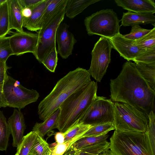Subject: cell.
I'll return each instance as SVG.
<instances>
[{
    "mask_svg": "<svg viewBox=\"0 0 155 155\" xmlns=\"http://www.w3.org/2000/svg\"><path fill=\"white\" fill-rule=\"evenodd\" d=\"M56 141L58 144H62L64 142V134L61 132L56 133L55 136Z\"/></svg>",
    "mask_w": 155,
    "mask_h": 155,
    "instance_id": "cell-39",
    "label": "cell"
},
{
    "mask_svg": "<svg viewBox=\"0 0 155 155\" xmlns=\"http://www.w3.org/2000/svg\"><path fill=\"white\" fill-rule=\"evenodd\" d=\"M98 155H114L110 149L107 150L101 153Z\"/></svg>",
    "mask_w": 155,
    "mask_h": 155,
    "instance_id": "cell-44",
    "label": "cell"
},
{
    "mask_svg": "<svg viewBox=\"0 0 155 155\" xmlns=\"http://www.w3.org/2000/svg\"><path fill=\"white\" fill-rule=\"evenodd\" d=\"M79 121L92 126L106 123L114 124V103L105 97L98 96Z\"/></svg>",
    "mask_w": 155,
    "mask_h": 155,
    "instance_id": "cell-10",
    "label": "cell"
},
{
    "mask_svg": "<svg viewBox=\"0 0 155 155\" xmlns=\"http://www.w3.org/2000/svg\"><path fill=\"white\" fill-rule=\"evenodd\" d=\"M110 143L109 149L114 155H153L146 132L115 130Z\"/></svg>",
    "mask_w": 155,
    "mask_h": 155,
    "instance_id": "cell-4",
    "label": "cell"
},
{
    "mask_svg": "<svg viewBox=\"0 0 155 155\" xmlns=\"http://www.w3.org/2000/svg\"><path fill=\"white\" fill-rule=\"evenodd\" d=\"M1 5H0V6H1Z\"/></svg>",
    "mask_w": 155,
    "mask_h": 155,
    "instance_id": "cell-49",
    "label": "cell"
},
{
    "mask_svg": "<svg viewBox=\"0 0 155 155\" xmlns=\"http://www.w3.org/2000/svg\"><path fill=\"white\" fill-rule=\"evenodd\" d=\"M148 122L146 132L147 133L153 155H155V114L152 110L148 115Z\"/></svg>",
    "mask_w": 155,
    "mask_h": 155,
    "instance_id": "cell-31",
    "label": "cell"
},
{
    "mask_svg": "<svg viewBox=\"0 0 155 155\" xmlns=\"http://www.w3.org/2000/svg\"><path fill=\"white\" fill-rule=\"evenodd\" d=\"M100 0H67L65 9L66 16L72 19L90 5Z\"/></svg>",
    "mask_w": 155,
    "mask_h": 155,
    "instance_id": "cell-21",
    "label": "cell"
},
{
    "mask_svg": "<svg viewBox=\"0 0 155 155\" xmlns=\"http://www.w3.org/2000/svg\"><path fill=\"white\" fill-rule=\"evenodd\" d=\"M7 71L0 73V83H4L8 79Z\"/></svg>",
    "mask_w": 155,
    "mask_h": 155,
    "instance_id": "cell-43",
    "label": "cell"
},
{
    "mask_svg": "<svg viewBox=\"0 0 155 155\" xmlns=\"http://www.w3.org/2000/svg\"><path fill=\"white\" fill-rule=\"evenodd\" d=\"M110 81L112 101L128 104L147 116L154 111L155 92L140 74L135 63L126 62L117 77Z\"/></svg>",
    "mask_w": 155,
    "mask_h": 155,
    "instance_id": "cell-1",
    "label": "cell"
},
{
    "mask_svg": "<svg viewBox=\"0 0 155 155\" xmlns=\"http://www.w3.org/2000/svg\"><path fill=\"white\" fill-rule=\"evenodd\" d=\"M8 104L2 91H0V107H5Z\"/></svg>",
    "mask_w": 155,
    "mask_h": 155,
    "instance_id": "cell-41",
    "label": "cell"
},
{
    "mask_svg": "<svg viewBox=\"0 0 155 155\" xmlns=\"http://www.w3.org/2000/svg\"><path fill=\"white\" fill-rule=\"evenodd\" d=\"M11 132L6 119L0 110V151H6Z\"/></svg>",
    "mask_w": 155,
    "mask_h": 155,
    "instance_id": "cell-25",
    "label": "cell"
},
{
    "mask_svg": "<svg viewBox=\"0 0 155 155\" xmlns=\"http://www.w3.org/2000/svg\"><path fill=\"white\" fill-rule=\"evenodd\" d=\"M52 150L43 138L38 134L29 153L35 155H51Z\"/></svg>",
    "mask_w": 155,
    "mask_h": 155,
    "instance_id": "cell-29",
    "label": "cell"
},
{
    "mask_svg": "<svg viewBox=\"0 0 155 155\" xmlns=\"http://www.w3.org/2000/svg\"><path fill=\"white\" fill-rule=\"evenodd\" d=\"M133 61L147 64L155 62V48L146 49L144 52Z\"/></svg>",
    "mask_w": 155,
    "mask_h": 155,
    "instance_id": "cell-36",
    "label": "cell"
},
{
    "mask_svg": "<svg viewBox=\"0 0 155 155\" xmlns=\"http://www.w3.org/2000/svg\"><path fill=\"white\" fill-rule=\"evenodd\" d=\"M60 111L59 108L42 123H36L33 127L32 131L36 132L43 138L48 132L54 129L57 128Z\"/></svg>",
    "mask_w": 155,
    "mask_h": 155,
    "instance_id": "cell-20",
    "label": "cell"
},
{
    "mask_svg": "<svg viewBox=\"0 0 155 155\" xmlns=\"http://www.w3.org/2000/svg\"><path fill=\"white\" fill-rule=\"evenodd\" d=\"M110 143L107 140L81 148L68 147L63 155H98L110 149Z\"/></svg>",
    "mask_w": 155,
    "mask_h": 155,
    "instance_id": "cell-19",
    "label": "cell"
},
{
    "mask_svg": "<svg viewBox=\"0 0 155 155\" xmlns=\"http://www.w3.org/2000/svg\"><path fill=\"white\" fill-rule=\"evenodd\" d=\"M109 136V135L107 134L99 137H83L75 141L68 147L78 149L91 146L107 141Z\"/></svg>",
    "mask_w": 155,
    "mask_h": 155,
    "instance_id": "cell-27",
    "label": "cell"
},
{
    "mask_svg": "<svg viewBox=\"0 0 155 155\" xmlns=\"http://www.w3.org/2000/svg\"><path fill=\"white\" fill-rule=\"evenodd\" d=\"M9 23L7 0L0 7V38L5 36L9 32Z\"/></svg>",
    "mask_w": 155,
    "mask_h": 155,
    "instance_id": "cell-30",
    "label": "cell"
},
{
    "mask_svg": "<svg viewBox=\"0 0 155 155\" xmlns=\"http://www.w3.org/2000/svg\"><path fill=\"white\" fill-rule=\"evenodd\" d=\"M7 0H0V5L6 2Z\"/></svg>",
    "mask_w": 155,
    "mask_h": 155,
    "instance_id": "cell-46",
    "label": "cell"
},
{
    "mask_svg": "<svg viewBox=\"0 0 155 155\" xmlns=\"http://www.w3.org/2000/svg\"><path fill=\"white\" fill-rule=\"evenodd\" d=\"M121 26L124 27L134 25L155 24V16L151 13H137L128 11L123 12L120 20Z\"/></svg>",
    "mask_w": 155,
    "mask_h": 155,
    "instance_id": "cell-17",
    "label": "cell"
},
{
    "mask_svg": "<svg viewBox=\"0 0 155 155\" xmlns=\"http://www.w3.org/2000/svg\"><path fill=\"white\" fill-rule=\"evenodd\" d=\"M67 0H51L45 9L38 24L40 29L59 10L66 5Z\"/></svg>",
    "mask_w": 155,
    "mask_h": 155,
    "instance_id": "cell-23",
    "label": "cell"
},
{
    "mask_svg": "<svg viewBox=\"0 0 155 155\" xmlns=\"http://www.w3.org/2000/svg\"><path fill=\"white\" fill-rule=\"evenodd\" d=\"M148 122V116L137 108L125 103H114L115 130L146 132Z\"/></svg>",
    "mask_w": 155,
    "mask_h": 155,
    "instance_id": "cell-5",
    "label": "cell"
},
{
    "mask_svg": "<svg viewBox=\"0 0 155 155\" xmlns=\"http://www.w3.org/2000/svg\"><path fill=\"white\" fill-rule=\"evenodd\" d=\"M135 44L146 49L155 48V27L149 33L135 41Z\"/></svg>",
    "mask_w": 155,
    "mask_h": 155,
    "instance_id": "cell-32",
    "label": "cell"
},
{
    "mask_svg": "<svg viewBox=\"0 0 155 155\" xmlns=\"http://www.w3.org/2000/svg\"><path fill=\"white\" fill-rule=\"evenodd\" d=\"M32 14V10L29 8H23L22 10V15L24 18H28L30 17Z\"/></svg>",
    "mask_w": 155,
    "mask_h": 155,
    "instance_id": "cell-40",
    "label": "cell"
},
{
    "mask_svg": "<svg viewBox=\"0 0 155 155\" xmlns=\"http://www.w3.org/2000/svg\"><path fill=\"white\" fill-rule=\"evenodd\" d=\"M7 3L9 30L15 29L18 32L23 31L22 8L18 0H7Z\"/></svg>",
    "mask_w": 155,
    "mask_h": 155,
    "instance_id": "cell-16",
    "label": "cell"
},
{
    "mask_svg": "<svg viewBox=\"0 0 155 155\" xmlns=\"http://www.w3.org/2000/svg\"><path fill=\"white\" fill-rule=\"evenodd\" d=\"M72 143L70 142L58 144L52 148L53 155H63Z\"/></svg>",
    "mask_w": 155,
    "mask_h": 155,
    "instance_id": "cell-37",
    "label": "cell"
},
{
    "mask_svg": "<svg viewBox=\"0 0 155 155\" xmlns=\"http://www.w3.org/2000/svg\"><path fill=\"white\" fill-rule=\"evenodd\" d=\"M109 39L111 43L112 48L128 61H133L146 50L136 45L135 41L125 38L120 33Z\"/></svg>",
    "mask_w": 155,
    "mask_h": 155,
    "instance_id": "cell-12",
    "label": "cell"
},
{
    "mask_svg": "<svg viewBox=\"0 0 155 155\" xmlns=\"http://www.w3.org/2000/svg\"><path fill=\"white\" fill-rule=\"evenodd\" d=\"M4 83H0V91H2Z\"/></svg>",
    "mask_w": 155,
    "mask_h": 155,
    "instance_id": "cell-45",
    "label": "cell"
},
{
    "mask_svg": "<svg viewBox=\"0 0 155 155\" xmlns=\"http://www.w3.org/2000/svg\"><path fill=\"white\" fill-rule=\"evenodd\" d=\"M112 123H106L93 126L81 137H99L106 135L110 131L115 130Z\"/></svg>",
    "mask_w": 155,
    "mask_h": 155,
    "instance_id": "cell-28",
    "label": "cell"
},
{
    "mask_svg": "<svg viewBox=\"0 0 155 155\" xmlns=\"http://www.w3.org/2000/svg\"><path fill=\"white\" fill-rule=\"evenodd\" d=\"M43 0H18V1L22 8H29L31 9Z\"/></svg>",
    "mask_w": 155,
    "mask_h": 155,
    "instance_id": "cell-38",
    "label": "cell"
},
{
    "mask_svg": "<svg viewBox=\"0 0 155 155\" xmlns=\"http://www.w3.org/2000/svg\"><path fill=\"white\" fill-rule=\"evenodd\" d=\"M69 26L61 23L56 32L55 40L58 46L57 52L63 59H65L72 54L74 45L77 42L73 34L68 30Z\"/></svg>",
    "mask_w": 155,
    "mask_h": 155,
    "instance_id": "cell-13",
    "label": "cell"
},
{
    "mask_svg": "<svg viewBox=\"0 0 155 155\" xmlns=\"http://www.w3.org/2000/svg\"><path fill=\"white\" fill-rule=\"evenodd\" d=\"M66 5L57 12L38 32V41L34 56L40 63L54 48H56V32L64 19Z\"/></svg>",
    "mask_w": 155,
    "mask_h": 155,
    "instance_id": "cell-7",
    "label": "cell"
},
{
    "mask_svg": "<svg viewBox=\"0 0 155 155\" xmlns=\"http://www.w3.org/2000/svg\"><path fill=\"white\" fill-rule=\"evenodd\" d=\"M38 34L30 32H17L9 37L10 47L13 55H19L27 53H35Z\"/></svg>",
    "mask_w": 155,
    "mask_h": 155,
    "instance_id": "cell-11",
    "label": "cell"
},
{
    "mask_svg": "<svg viewBox=\"0 0 155 155\" xmlns=\"http://www.w3.org/2000/svg\"><path fill=\"white\" fill-rule=\"evenodd\" d=\"M92 126L79 121L64 133V142H71L72 144L87 132Z\"/></svg>",
    "mask_w": 155,
    "mask_h": 155,
    "instance_id": "cell-24",
    "label": "cell"
},
{
    "mask_svg": "<svg viewBox=\"0 0 155 155\" xmlns=\"http://www.w3.org/2000/svg\"><path fill=\"white\" fill-rule=\"evenodd\" d=\"M13 55L9 43V37L0 38V61L6 62L8 58Z\"/></svg>",
    "mask_w": 155,
    "mask_h": 155,
    "instance_id": "cell-34",
    "label": "cell"
},
{
    "mask_svg": "<svg viewBox=\"0 0 155 155\" xmlns=\"http://www.w3.org/2000/svg\"><path fill=\"white\" fill-rule=\"evenodd\" d=\"M118 6L128 11L137 13H155L154 0H115Z\"/></svg>",
    "mask_w": 155,
    "mask_h": 155,
    "instance_id": "cell-15",
    "label": "cell"
},
{
    "mask_svg": "<svg viewBox=\"0 0 155 155\" xmlns=\"http://www.w3.org/2000/svg\"><path fill=\"white\" fill-rule=\"evenodd\" d=\"M112 46L109 39L101 37L91 52V60L88 71L97 82H100L106 73L111 61Z\"/></svg>",
    "mask_w": 155,
    "mask_h": 155,
    "instance_id": "cell-9",
    "label": "cell"
},
{
    "mask_svg": "<svg viewBox=\"0 0 155 155\" xmlns=\"http://www.w3.org/2000/svg\"><path fill=\"white\" fill-rule=\"evenodd\" d=\"M97 83L91 81L73 93L60 105L57 128L64 133L79 122L92 103L97 98Z\"/></svg>",
    "mask_w": 155,
    "mask_h": 155,
    "instance_id": "cell-3",
    "label": "cell"
},
{
    "mask_svg": "<svg viewBox=\"0 0 155 155\" xmlns=\"http://www.w3.org/2000/svg\"><path fill=\"white\" fill-rule=\"evenodd\" d=\"M134 63L140 74L155 92V62L149 64L140 62Z\"/></svg>",
    "mask_w": 155,
    "mask_h": 155,
    "instance_id": "cell-22",
    "label": "cell"
},
{
    "mask_svg": "<svg viewBox=\"0 0 155 155\" xmlns=\"http://www.w3.org/2000/svg\"><path fill=\"white\" fill-rule=\"evenodd\" d=\"M38 134L32 131L24 136L20 144L17 148L18 155H28L34 143Z\"/></svg>",
    "mask_w": 155,
    "mask_h": 155,
    "instance_id": "cell-26",
    "label": "cell"
},
{
    "mask_svg": "<svg viewBox=\"0 0 155 155\" xmlns=\"http://www.w3.org/2000/svg\"><path fill=\"white\" fill-rule=\"evenodd\" d=\"M51 0H43L38 4L32 8V14L28 18H24L23 27L31 31H37L40 29L39 21L43 12Z\"/></svg>",
    "mask_w": 155,
    "mask_h": 155,
    "instance_id": "cell-18",
    "label": "cell"
},
{
    "mask_svg": "<svg viewBox=\"0 0 155 155\" xmlns=\"http://www.w3.org/2000/svg\"><path fill=\"white\" fill-rule=\"evenodd\" d=\"M2 92L8 106L20 110L36 101L39 97L36 90L24 87L20 82L9 76L3 84Z\"/></svg>",
    "mask_w": 155,
    "mask_h": 155,
    "instance_id": "cell-8",
    "label": "cell"
},
{
    "mask_svg": "<svg viewBox=\"0 0 155 155\" xmlns=\"http://www.w3.org/2000/svg\"><path fill=\"white\" fill-rule=\"evenodd\" d=\"M120 21L115 12L107 8L86 17L84 24L89 36L98 35L109 39L120 33Z\"/></svg>",
    "mask_w": 155,
    "mask_h": 155,
    "instance_id": "cell-6",
    "label": "cell"
},
{
    "mask_svg": "<svg viewBox=\"0 0 155 155\" xmlns=\"http://www.w3.org/2000/svg\"><path fill=\"white\" fill-rule=\"evenodd\" d=\"M9 68L7 65L6 62L0 61V73L7 71Z\"/></svg>",
    "mask_w": 155,
    "mask_h": 155,
    "instance_id": "cell-42",
    "label": "cell"
},
{
    "mask_svg": "<svg viewBox=\"0 0 155 155\" xmlns=\"http://www.w3.org/2000/svg\"><path fill=\"white\" fill-rule=\"evenodd\" d=\"M131 26L130 32L128 34L123 35V36L125 38L134 41L141 38L150 32L151 30L143 28L137 25Z\"/></svg>",
    "mask_w": 155,
    "mask_h": 155,
    "instance_id": "cell-35",
    "label": "cell"
},
{
    "mask_svg": "<svg viewBox=\"0 0 155 155\" xmlns=\"http://www.w3.org/2000/svg\"><path fill=\"white\" fill-rule=\"evenodd\" d=\"M58 54L56 48H54L45 57L41 63L51 72H55L58 61Z\"/></svg>",
    "mask_w": 155,
    "mask_h": 155,
    "instance_id": "cell-33",
    "label": "cell"
},
{
    "mask_svg": "<svg viewBox=\"0 0 155 155\" xmlns=\"http://www.w3.org/2000/svg\"><path fill=\"white\" fill-rule=\"evenodd\" d=\"M15 155H18V153L17 152L16 154Z\"/></svg>",
    "mask_w": 155,
    "mask_h": 155,
    "instance_id": "cell-48",
    "label": "cell"
},
{
    "mask_svg": "<svg viewBox=\"0 0 155 155\" xmlns=\"http://www.w3.org/2000/svg\"><path fill=\"white\" fill-rule=\"evenodd\" d=\"M7 123L13 137L12 145L17 148L21 142L26 127L23 113L20 110L14 109Z\"/></svg>",
    "mask_w": 155,
    "mask_h": 155,
    "instance_id": "cell-14",
    "label": "cell"
},
{
    "mask_svg": "<svg viewBox=\"0 0 155 155\" xmlns=\"http://www.w3.org/2000/svg\"><path fill=\"white\" fill-rule=\"evenodd\" d=\"M91 81L90 75L85 69L78 67L69 72L58 81L51 92L39 103L38 108L39 119L44 121L71 94Z\"/></svg>",
    "mask_w": 155,
    "mask_h": 155,
    "instance_id": "cell-2",
    "label": "cell"
},
{
    "mask_svg": "<svg viewBox=\"0 0 155 155\" xmlns=\"http://www.w3.org/2000/svg\"><path fill=\"white\" fill-rule=\"evenodd\" d=\"M28 155H35V154L32 153H29Z\"/></svg>",
    "mask_w": 155,
    "mask_h": 155,
    "instance_id": "cell-47",
    "label": "cell"
}]
</instances>
